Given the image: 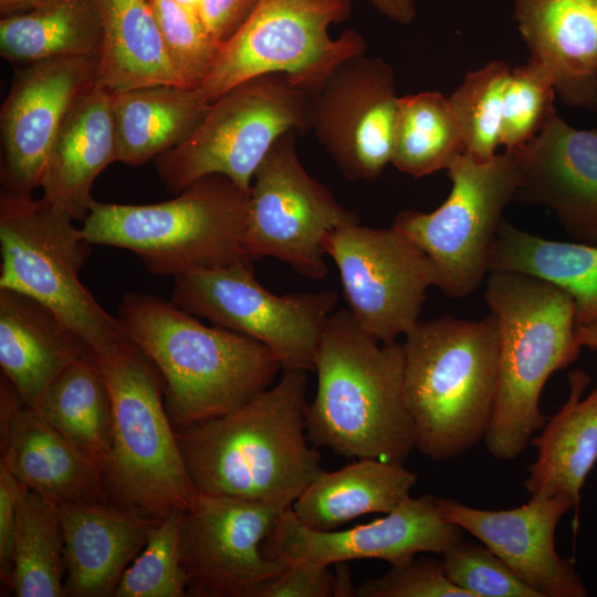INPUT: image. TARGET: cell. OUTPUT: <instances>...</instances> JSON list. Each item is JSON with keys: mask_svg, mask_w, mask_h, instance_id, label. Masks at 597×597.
Here are the masks:
<instances>
[{"mask_svg": "<svg viewBox=\"0 0 597 597\" xmlns=\"http://www.w3.org/2000/svg\"><path fill=\"white\" fill-rule=\"evenodd\" d=\"M259 0H201V18L212 38L222 44L244 22Z\"/></svg>", "mask_w": 597, "mask_h": 597, "instance_id": "7bdbcfd3", "label": "cell"}, {"mask_svg": "<svg viewBox=\"0 0 597 597\" xmlns=\"http://www.w3.org/2000/svg\"><path fill=\"white\" fill-rule=\"evenodd\" d=\"M556 91L547 71L528 59L511 69L506 81L500 140L505 150H514L535 137L556 113Z\"/></svg>", "mask_w": 597, "mask_h": 597, "instance_id": "8d00e7d4", "label": "cell"}, {"mask_svg": "<svg viewBox=\"0 0 597 597\" xmlns=\"http://www.w3.org/2000/svg\"><path fill=\"white\" fill-rule=\"evenodd\" d=\"M248 216L249 193L228 177L213 174L158 203L94 200L81 232L92 245L129 250L150 273L175 277L249 260L243 251Z\"/></svg>", "mask_w": 597, "mask_h": 597, "instance_id": "52a82bcc", "label": "cell"}, {"mask_svg": "<svg viewBox=\"0 0 597 597\" xmlns=\"http://www.w3.org/2000/svg\"><path fill=\"white\" fill-rule=\"evenodd\" d=\"M64 535L57 504L23 485L10 588L18 597L66 596Z\"/></svg>", "mask_w": 597, "mask_h": 597, "instance_id": "d6a6232c", "label": "cell"}, {"mask_svg": "<svg viewBox=\"0 0 597 597\" xmlns=\"http://www.w3.org/2000/svg\"><path fill=\"white\" fill-rule=\"evenodd\" d=\"M417 474L402 463L358 459L339 470H323L292 504L306 526L333 531L369 513H389L410 496Z\"/></svg>", "mask_w": 597, "mask_h": 597, "instance_id": "83f0119b", "label": "cell"}, {"mask_svg": "<svg viewBox=\"0 0 597 597\" xmlns=\"http://www.w3.org/2000/svg\"><path fill=\"white\" fill-rule=\"evenodd\" d=\"M514 20L563 104L597 112V0H515Z\"/></svg>", "mask_w": 597, "mask_h": 597, "instance_id": "7402d4cb", "label": "cell"}, {"mask_svg": "<svg viewBox=\"0 0 597 597\" xmlns=\"http://www.w3.org/2000/svg\"><path fill=\"white\" fill-rule=\"evenodd\" d=\"M352 11L353 0H259L198 88L212 102L244 81L277 73L312 95L342 63L366 52L354 29L329 36V27Z\"/></svg>", "mask_w": 597, "mask_h": 597, "instance_id": "9c48e42d", "label": "cell"}, {"mask_svg": "<svg viewBox=\"0 0 597 597\" xmlns=\"http://www.w3.org/2000/svg\"><path fill=\"white\" fill-rule=\"evenodd\" d=\"M74 221L43 197L2 188L0 289L24 294L49 308L98 357L128 338L118 317L106 312L80 280L92 244Z\"/></svg>", "mask_w": 597, "mask_h": 597, "instance_id": "ba28073f", "label": "cell"}, {"mask_svg": "<svg viewBox=\"0 0 597 597\" xmlns=\"http://www.w3.org/2000/svg\"><path fill=\"white\" fill-rule=\"evenodd\" d=\"M510 151L517 165L515 201L546 207L574 241L597 245V128H575L556 112Z\"/></svg>", "mask_w": 597, "mask_h": 597, "instance_id": "ffe728a7", "label": "cell"}, {"mask_svg": "<svg viewBox=\"0 0 597 597\" xmlns=\"http://www.w3.org/2000/svg\"><path fill=\"white\" fill-rule=\"evenodd\" d=\"M441 556L449 580L469 597H540L483 544L461 541Z\"/></svg>", "mask_w": 597, "mask_h": 597, "instance_id": "f35d334b", "label": "cell"}, {"mask_svg": "<svg viewBox=\"0 0 597 597\" xmlns=\"http://www.w3.org/2000/svg\"><path fill=\"white\" fill-rule=\"evenodd\" d=\"M357 597H469L447 577L442 559L420 557L391 566L356 586Z\"/></svg>", "mask_w": 597, "mask_h": 597, "instance_id": "ab89813d", "label": "cell"}, {"mask_svg": "<svg viewBox=\"0 0 597 597\" xmlns=\"http://www.w3.org/2000/svg\"><path fill=\"white\" fill-rule=\"evenodd\" d=\"M53 1L54 0H0V13L2 17H6L28 12Z\"/></svg>", "mask_w": 597, "mask_h": 597, "instance_id": "bcb514c9", "label": "cell"}, {"mask_svg": "<svg viewBox=\"0 0 597 597\" xmlns=\"http://www.w3.org/2000/svg\"><path fill=\"white\" fill-rule=\"evenodd\" d=\"M166 52L182 86L198 87L208 75L220 43L193 12L175 0H149Z\"/></svg>", "mask_w": 597, "mask_h": 597, "instance_id": "74e56055", "label": "cell"}, {"mask_svg": "<svg viewBox=\"0 0 597 597\" xmlns=\"http://www.w3.org/2000/svg\"><path fill=\"white\" fill-rule=\"evenodd\" d=\"M92 354L57 317L35 300L0 289V365L28 406L74 360Z\"/></svg>", "mask_w": 597, "mask_h": 597, "instance_id": "d4e9b609", "label": "cell"}, {"mask_svg": "<svg viewBox=\"0 0 597 597\" xmlns=\"http://www.w3.org/2000/svg\"><path fill=\"white\" fill-rule=\"evenodd\" d=\"M385 17L399 24L410 23L416 15L415 0H369Z\"/></svg>", "mask_w": 597, "mask_h": 597, "instance_id": "ee69618b", "label": "cell"}, {"mask_svg": "<svg viewBox=\"0 0 597 597\" xmlns=\"http://www.w3.org/2000/svg\"><path fill=\"white\" fill-rule=\"evenodd\" d=\"M511 69L502 60L469 72L449 97L464 142V153L492 159L501 145L503 94Z\"/></svg>", "mask_w": 597, "mask_h": 597, "instance_id": "e575fe53", "label": "cell"}, {"mask_svg": "<svg viewBox=\"0 0 597 597\" xmlns=\"http://www.w3.org/2000/svg\"><path fill=\"white\" fill-rule=\"evenodd\" d=\"M398 97L391 66L365 54L310 95V130L348 180H374L390 164Z\"/></svg>", "mask_w": 597, "mask_h": 597, "instance_id": "2e32d148", "label": "cell"}, {"mask_svg": "<svg viewBox=\"0 0 597 597\" xmlns=\"http://www.w3.org/2000/svg\"><path fill=\"white\" fill-rule=\"evenodd\" d=\"M101 45L102 27L95 0H54L0 20V54L18 66L100 54Z\"/></svg>", "mask_w": 597, "mask_h": 597, "instance_id": "4dcf8cb0", "label": "cell"}, {"mask_svg": "<svg viewBox=\"0 0 597 597\" xmlns=\"http://www.w3.org/2000/svg\"><path fill=\"white\" fill-rule=\"evenodd\" d=\"M277 503L199 494L185 511L180 532L187 595L256 597L289 564L269 558L262 543L289 509Z\"/></svg>", "mask_w": 597, "mask_h": 597, "instance_id": "9a60e30c", "label": "cell"}, {"mask_svg": "<svg viewBox=\"0 0 597 597\" xmlns=\"http://www.w3.org/2000/svg\"><path fill=\"white\" fill-rule=\"evenodd\" d=\"M442 516L478 538L540 597H586L573 561L556 552V527L575 507L567 495L530 496L511 510L475 509L437 496Z\"/></svg>", "mask_w": 597, "mask_h": 597, "instance_id": "d6986e66", "label": "cell"}, {"mask_svg": "<svg viewBox=\"0 0 597 597\" xmlns=\"http://www.w3.org/2000/svg\"><path fill=\"white\" fill-rule=\"evenodd\" d=\"M492 271L548 282L572 297L576 327L597 322V245L548 240L502 220L491 253Z\"/></svg>", "mask_w": 597, "mask_h": 597, "instance_id": "f546056e", "label": "cell"}, {"mask_svg": "<svg viewBox=\"0 0 597 597\" xmlns=\"http://www.w3.org/2000/svg\"><path fill=\"white\" fill-rule=\"evenodd\" d=\"M464 153L461 128L450 101L428 91L398 97L390 164L415 178L449 167Z\"/></svg>", "mask_w": 597, "mask_h": 597, "instance_id": "836d02e7", "label": "cell"}, {"mask_svg": "<svg viewBox=\"0 0 597 597\" xmlns=\"http://www.w3.org/2000/svg\"><path fill=\"white\" fill-rule=\"evenodd\" d=\"M404 363L402 343H380L348 308L333 312L314 356L316 394L305 409L312 446L404 464L416 448Z\"/></svg>", "mask_w": 597, "mask_h": 597, "instance_id": "7a4b0ae2", "label": "cell"}, {"mask_svg": "<svg viewBox=\"0 0 597 597\" xmlns=\"http://www.w3.org/2000/svg\"><path fill=\"white\" fill-rule=\"evenodd\" d=\"M463 541V530L439 511L437 496H408L385 517L345 531H316L304 525L290 506L279 516L262 551L286 564L311 561L334 565L377 558L391 566L409 563L419 553L442 555Z\"/></svg>", "mask_w": 597, "mask_h": 597, "instance_id": "e0dca14e", "label": "cell"}, {"mask_svg": "<svg viewBox=\"0 0 597 597\" xmlns=\"http://www.w3.org/2000/svg\"><path fill=\"white\" fill-rule=\"evenodd\" d=\"M98 54L20 65L0 109L3 189L39 188L52 143L77 100L98 83Z\"/></svg>", "mask_w": 597, "mask_h": 597, "instance_id": "ac0fdd59", "label": "cell"}, {"mask_svg": "<svg viewBox=\"0 0 597 597\" xmlns=\"http://www.w3.org/2000/svg\"><path fill=\"white\" fill-rule=\"evenodd\" d=\"M333 573L327 565L311 561L290 563L277 576L266 580L256 597H329Z\"/></svg>", "mask_w": 597, "mask_h": 597, "instance_id": "60d3db41", "label": "cell"}, {"mask_svg": "<svg viewBox=\"0 0 597 597\" xmlns=\"http://www.w3.org/2000/svg\"><path fill=\"white\" fill-rule=\"evenodd\" d=\"M210 103L198 87L181 85L111 93L117 161L140 166L184 143Z\"/></svg>", "mask_w": 597, "mask_h": 597, "instance_id": "4316f807", "label": "cell"}, {"mask_svg": "<svg viewBox=\"0 0 597 597\" xmlns=\"http://www.w3.org/2000/svg\"><path fill=\"white\" fill-rule=\"evenodd\" d=\"M576 338L582 347L597 350V322L577 327Z\"/></svg>", "mask_w": 597, "mask_h": 597, "instance_id": "7dc6e473", "label": "cell"}, {"mask_svg": "<svg viewBox=\"0 0 597 597\" xmlns=\"http://www.w3.org/2000/svg\"><path fill=\"white\" fill-rule=\"evenodd\" d=\"M94 359L112 405L111 450L105 469L109 499L156 520L174 510L191 509L199 493L167 413L159 370L129 339Z\"/></svg>", "mask_w": 597, "mask_h": 597, "instance_id": "8992f818", "label": "cell"}, {"mask_svg": "<svg viewBox=\"0 0 597 597\" xmlns=\"http://www.w3.org/2000/svg\"><path fill=\"white\" fill-rule=\"evenodd\" d=\"M23 484L0 461V575L10 587L13 570V546L18 502Z\"/></svg>", "mask_w": 597, "mask_h": 597, "instance_id": "b9f144b4", "label": "cell"}, {"mask_svg": "<svg viewBox=\"0 0 597 597\" xmlns=\"http://www.w3.org/2000/svg\"><path fill=\"white\" fill-rule=\"evenodd\" d=\"M568 384L566 402L531 439L537 457L527 468L524 488L530 496L572 498L576 531L580 491L597 462V386L583 398L590 377L582 369L568 374Z\"/></svg>", "mask_w": 597, "mask_h": 597, "instance_id": "484cf974", "label": "cell"}, {"mask_svg": "<svg viewBox=\"0 0 597 597\" xmlns=\"http://www.w3.org/2000/svg\"><path fill=\"white\" fill-rule=\"evenodd\" d=\"M184 510H174L148 531L144 549L124 572L114 597H184L189 577L181 565Z\"/></svg>", "mask_w": 597, "mask_h": 597, "instance_id": "d590c367", "label": "cell"}, {"mask_svg": "<svg viewBox=\"0 0 597 597\" xmlns=\"http://www.w3.org/2000/svg\"><path fill=\"white\" fill-rule=\"evenodd\" d=\"M115 161L111 93L97 83L73 105L52 143L39 186L42 197L83 221L95 179Z\"/></svg>", "mask_w": 597, "mask_h": 597, "instance_id": "cb8c5ba5", "label": "cell"}, {"mask_svg": "<svg viewBox=\"0 0 597 597\" xmlns=\"http://www.w3.org/2000/svg\"><path fill=\"white\" fill-rule=\"evenodd\" d=\"M404 399L415 446L432 461L454 459L484 439L500 359L494 314L479 321L443 315L405 335Z\"/></svg>", "mask_w": 597, "mask_h": 597, "instance_id": "277c9868", "label": "cell"}, {"mask_svg": "<svg viewBox=\"0 0 597 597\" xmlns=\"http://www.w3.org/2000/svg\"><path fill=\"white\" fill-rule=\"evenodd\" d=\"M117 317L126 337L159 370L176 431L238 408L270 388L282 369L262 343L207 326L155 295L127 293Z\"/></svg>", "mask_w": 597, "mask_h": 597, "instance_id": "3957f363", "label": "cell"}, {"mask_svg": "<svg viewBox=\"0 0 597 597\" xmlns=\"http://www.w3.org/2000/svg\"><path fill=\"white\" fill-rule=\"evenodd\" d=\"M32 408L91 458L105 478L112 405L107 385L92 354L64 368Z\"/></svg>", "mask_w": 597, "mask_h": 597, "instance_id": "1f68e13d", "label": "cell"}, {"mask_svg": "<svg viewBox=\"0 0 597 597\" xmlns=\"http://www.w3.org/2000/svg\"><path fill=\"white\" fill-rule=\"evenodd\" d=\"M452 187L432 212L404 210L392 221L433 262L438 285L447 296L464 298L490 273V260L505 208L515 201L517 165L505 150L480 161L467 153L447 168Z\"/></svg>", "mask_w": 597, "mask_h": 597, "instance_id": "8fae6325", "label": "cell"}, {"mask_svg": "<svg viewBox=\"0 0 597 597\" xmlns=\"http://www.w3.org/2000/svg\"><path fill=\"white\" fill-rule=\"evenodd\" d=\"M485 303L500 326L499 385L484 442L492 457L516 459L546 418L542 390L552 374L574 363L576 338L572 297L541 279L492 271L485 280Z\"/></svg>", "mask_w": 597, "mask_h": 597, "instance_id": "5b68a950", "label": "cell"}, {"mask_svg": "<svg viewBox=\"0 0 597 597\" xmlns=\"http://www.w3.org/2000/svg\"><path fill=\"white\" fill-rule=\"evenodd\" d=\"M343 293L357 323L380 343H394L419 322L427 291L438 285L428 254L395 228L350 222L325 237Z\"/></svg>", "mask_w": 597, "mask_h": 597, "instance_id": "5bb4252c", "label": "cell"}, {"mask_svg": "<svg viewBox=\"0 0 597 597\" xmlns=\"http://www.w3.org/2000/svg\"><path fill=\"white\" fill-rule=\"evenodd\" d=\"M297 134L292 129L280 136L253 176L243 251L251 261L275 258L321 280L328 270L325 237L359 218L303 168L295 150Z\"/></svg>", "mask_w": 597, "mask_h": 597, "instance_id": "4fadbf2b", "label": "cell"}, {"mask_svg": "<svg viewBox=\"0 0 597 597\" xmlns=\"http://www.w3.org/2000/svg\"><path fill=\"white\" fill-rule=\"evenodd\" d=\"M306 370L280 380L238 408L177 431L199 494L292 506L324 470L308 446Z\"/></svg>", "mask_w": 597, "mask_h": 597, "instance_id": "6da1fadb", "label": "cell"}, {"mask_svg": "<svg viewBox=\"0 0 597 597\" xmlns=\"http://www.w3.org/2000/svg\"><path fill=\"white\" fill-rule=\"evenodd\" d=\"M102 27L98 84L109 93L181 85L149 0H95Z\"/></svg>", "mask_w": 597, "mask_h": 597, "instance_id": "f1b7e54d", "label": "cell"}, {"mask_svg": "<svg viewBox=\"0 0 597 597\" xmlns=\"http://www.w3.org/2000/svg\"><path fill=\"white\" fill-rule=\"evenodd\" d=\"M66 596L109 597L158 521L111 503L59 502Z\"/></svg>", "mask_w": 597, "mask_h": 597, "instance_id": "603a6c76", "label": "cell"}, {"mask_svg": "<svg viewBox=\"0 0 597 597\" xmlns=\"http://www.w3.org/2000/svg\"><path fill=\"white\" fill-rule=\"evenodd\" d=\"M333 574V596L334 597H354L356 596V586L353 585L352 575L346 562L334 564Z\"/></svg>", "mask_w": 597, "mask_h": 597, "instance_id": "f6af8a7d", "label": "cell"}, {"mask_svg": "<svg viewBox=\"0 0 597 597\" xmlns=\"http://www.w3.org/2000/svg\"><path fill=\"white\" fill-rule=\"evenodd\" d=\"M338 295L333 290L276 295L261 285L250 260L195 269L174 277L171 302L213 325L265 345L282 370H313L324 326Z\"/></svg>", "mask_w": 597, "mask_h": 597, "instance_id": "7c38bea8", "label": "cell"}, {"mask_svg": "<svg viewBox=\"0 0 597 597\" xmlns=\"http://www.w3.org/2000/svg\"><path fill=\"white\" fill-rule=\"evenodd\" d=\"M1 460L27 488L55 503H109L102 469L1 380Z\"/></svg>", "mask_w": 597, "mask_h": 597, "instance_id": "44dd1931", "label": "cell"}, {"mask_svg": "<svg viewBox=\"0 0 597 597\" xmlns=\"http://www.w3.org/2000/svg\"><path fill=\"white\" fill-rule=\"evenodd\" d=\"M310 96L283 74L244 81L210 103L207 114L181 144L154 159L164 185L181 191L219 174L249 193L253 176L280 136L310 130Z\"/></svg>", "mask_w": 597, "mask_h": 597, "instance_id": "30bf717a", "label": "cell"}]
</instances>
